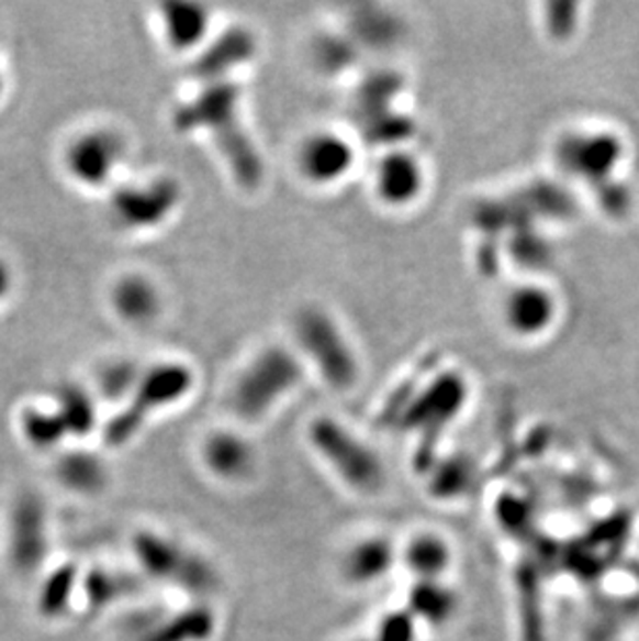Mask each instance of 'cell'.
<instances>
[{
	"label": "cell",
	"instance_id": "cell-1",
	"mask_svg": "<svg viewBox=\"0 0 639 641\" xmlns=\"http://www.w3.org/2000/svg\"><path fill=\"white\" fill-rule=\"evenodd\" d=\"M172 125L183 133L206 135L239 187L254 191L262 184V154L245 123L239 81L198 86L172 112Z\"/></svg>",
	"mask_w": 639,
	"mask_h": 641
},
{
	"label": "cell",
	"instance_id": "cell-2",
	"mask_svg": "<svg viewBox=\"0 0 639 641\" xmlns=\"http://www.w3.org/2000/svg\"><path fill=\"white\" fill-rule=\"evenodd\" d=\"M305 364L298 351L268 345L256 351L228 390V405L244 422H262L303 385Z\"/></svg>",
	"mask_w": 639,
	"mask_h": 641
},
{
	"label": "cell",
	"instance_id": "cell-3",
	"mask_svg": "<svg viewBox=\"0 0 639 641\" xmlns=\"http://www.w3.org/2000/svg\"><path fill=\"white\" fill-rule=\"evenodd\" d=\"M293 341L301 362L316 369L324 385L333 390H349L358 385V351L337 316L320 306L301 308L293 318Z\"/></svg>",
	"mask_w": 639,
	"mask_h": 641
},
{
	"label": "cell",
	"instance_id": "cell-4",
	"mask_svg": "<svg viewBox=\"0 0 639 641\" xmlns=\"http://www.w3.org/2000/svg\"><path fill=\"white\" fill-rule=\"evenodd\" d=\"M307 440L326 467L358 495H378L386 486V469L377 451L345 423L320 416L307 428Z\"/></svg>",
	"mask_w": 639,
	"mask_h": 641
},
{
	"label": "cell",
	"instance_id": "cell-5",
	"mask_svg": "<svg viewBox=\"0 0 639 641\" xmlns=\"http://www.w3.org/2000/svg\"><path fill=\"white\" fill-rule=\"evenodd\" d=\"M130 146L119 129L92 125L77 131L63 150V170L77 187L102 191L119 184Z\"/></svg>",
	"mask_w": 639,
	"mask_h": 641
},
{
	"label": "cell",
	"instance_id": "cell-6",
	"mask_svg": "<svg viewBox=\"0 0 639 641\" xmlns=\"http://www.w3.org/2000/svg\"><path fill=\"white\" fill-rule=\"evenodd\" d=\"M470 401V383L459 369H442L407 399L399 422L424 440H436Z\"/></svg>",
	"mask_w": 639,
	"mask_h": 641
},
{
	"label": "cell",
	"instance_id": "cell-7",
	"mask_svg": "<svg viewBox=\"0 0 639 641\" xmlns=\"http://www.w3.org/2000/svg\"><path fill=\"white\" fill-rule=\"evenodd\" d=\"M563 301L559 291L542 278L526 276L508 285L498 301L503 329L517 341H540L559 327Z\"/></svg>",
	"mask_w": 639,
	"mask_h": 641
},
{
	"label": "cell",
	"instance_id": "cell-8",
	"mask_svg": "<svg viewBox=\"0 0 639 641\" xmlns=\"http://www.w3.org/2000/svg\"><path fill=\"white\" fill-rule=\"evenodd\" d=\"M183 189L169 175H156L137 181L114 185L111 214L125 231H156L165 226L179 210Z\"/></svg>",
	"mask_w": 639,
	"mask_h": 641
},
{
	"label": "cell",
	"instance_id": "cell-9",
	"mask_svg": "<svg viewBox=\"0 0 639 641\" xmlns=\"http://www.w3.org/2000/svg\"><path fill=\"white\" fill-rule=\"evenodd\" d=\"M195 386V372L186 362H160L144 369L135 386L123 416L113 426V434L119 440L132 436L133 432L150 418V413L175 407L191 395Z\"/></svg>",
	"mask_w": 639,
	"mask_h": 641
},
{
	"label": "cell",
	"instance_id": "cell-10",
	"mask_svg": "<svg viewBox=\"0 0 639 641\" xmlns=\"http://www.w3.org/2000/svg\"><path fill=\"white\" fill-rule=\"evenodd\" d=\"M554 161L571 179L596 185L619 173L625 163V144L615 131L573 129L559 140Z\"/></svg>",
	"mask_w": 639,
	"mask_h": 641
},
{
	"label": "cell",
	"instance_id": "cell-11",
	"mask_svg": "<svg viewBox=\"0 0 639 641\" xmlns=\"http://www.w3.org/2000/svg\"><path fill=\"white\" fill-rule=\"evenodd\" d=\"M358 146L340 129H314L301 137L295 150V170L303 184L330 189L349 179L358 166Z\"/></svg>",
	"mask_w": 639,
	"mask_h": 641
},
{
	"label": "cell",
	"instance_id": "cell-12",
	"mask_svg": "<svg viewBox=\"0 0 639 641\" xmlns=\"http://www.w3.org/2000/svg\"><path fill=\"white\" fill-rule=\"evenodd\" d=\"M428 187V168L412 147L382 150L372 168V191L391 210H407L419 202Z\"/></svg>",
	"mask_w": 639,
	"mask_h": 641
},
{
	"label": "cell",
	"instance_id": "cell-13",
	"mask_svg": "<svg viewBox=\"0 0 639 641\" xmlns=\"http://www.w3.org/2000/svg\"><path fill=\"white\" fill-rule=\"evenodd\" d=\"M256 53V34L245 25H228L221 34L210 37L198 55L191 56L189 75L198 81L195 86L235 81V74L247 67Z\"/></svg>",
	"mask_w": 639,
	"mask_h": 641
},
{
	"label": "cell",
	"instance_id": "cell-14",
	"mask_svg": "<svg viewBox=\"0 0 639 641\" xmlns=\"http://www.w3.org/2000/svg\"><path fill=\"white\" fill-rule=\"evenodd\" d=\"M142 559L154 575L170 579L193 596H206L218 586V575L204 556L193 550L181 549L167 538H144Z\"/></svg>",
	"mask_w": 639,
	"mask_h": 641
},
{
	"label": "cell",
	"instance_id": "cell-15",
	"mask_svg": "<svg viewBox=\"0 0 639 641\" xmlns=\"http://www.w3.org/2000/svg\"><path fill=\"white\" fill-rule=\"evenodd\" d=\"M160 37L172 53L198 55L214 36L212 9L198 0H170L158 7Z\"/></svg>",
	"mask_w": 639,
	"mask_h": 641
},
{
	"label": "cell",
	"instance_id": "cell-16",
	"mask_svg": "<svg viewBox=\"0 0 639 641\" xmlns=\"http://www.w3.org/2000/svg\"><path fill=\"white\" fill-rule=\"evenodd\" d=\"M200 457L208 472L226 484H239L254 476L256 449L247 436L237 430H212L208 432Z\"/></svg>",
	"mask_w": 639,
	"mask_h": 641
},
{
	"label": "cell",
	"instance_id": "cell-17",
	"mask_svg": "<svg viewBox=\"0 0 639 641\" xmlns=\"http://www.w3.org/2000/svg\"><path fill=\"white\" fill-rule=\"evenodd\" d=\"M109 303L123 324L144 329L154 324L162 312V294L150 276L125 273L114 280L109 291Z\"/></svg>",
	"mask_w": 639,
	"mask_h": 641
},
{
	"label": "cell",
	"instance_id": "cell-18",
	"mask_svg": "<svg viewBox=\"0 0 639 641\" xmlns=\"http://www.w3.org/2000/svg\"><path fill=\"white\" fill-rule=\"evenodd\" d=\"M395 544L384 535H368L351 544L340 561L347 584L366 587L384 579L396 563Z\"/></svg>",
	"mask_w": 639,
	"mask_h": 641
},
{
	"label": "cell",
	"instance_id": "cell-19",
	"mask_svg": "<svg viewBox=\"0 0 639 641\" xmlns=\"http://www.w3.org/2000/svg\"><path fill=\"white\" fill-rule=\"evenodd\" d=\"M401 561L415 582H440L452 565L451 544L440 533H415L401 550Z\"/></svg>",
	"mask_w": 639,
	"mask_h": 641
},
{
	"label": "cell",
	"instance_id": "cell-20",
	"mask_svg": "<svg viewBox=\"0 0 639 641\" xmlns=\"http://www.w3.org/2000/svg\"><path fill=\"white\" fill-rule=\"evenodd\" d=\"M459 594L445 579L440 582H415L407 594L405 610L417 623L445 627L451 623L459 610Z\"/></svg>",
	"mask_w": 639,
	"mask_h": 641
},
{
	"label": "cell",
	"instance_id": "cell-21",
	"mask_svg": "<svg viewBox=\"0 0 639 641\" xmlns=\"http://www.w3.org/2000/svg\"><path fill=\"white\" fill-rule=\"evenodd\" d=\"M216 617L208 605H193L177 612L167 623L160 625L150 641H208L214 636Z\"/></svg>",
	"mask_w": 639,
	"mask_h": 641
},
{
	"label": "cell",
	"instance_id": "cell-22",
	"mask_svg": "<svg viewBox=\"0 0 639 641\" xmlns=\"http://www.w3.org/2000/svg\"><path fill=\"white\" fill-rule=\"evenodd\" d=\"M430 472V495L436 500H457L473 486V467L468 458L459 455L436 461Z\"/></svg>",
	"mask_w": 639,
	"mask_h": 641
},
{
	"label": "cell",
	"instance_id": "cell-23",
	"mask_svg": "<svg viewBox=\"0 0 639 641\" xmlns=\"http://www.w3.org/2000/svg\"><path fill=\"white\" fill-rule=\"evenodd\" d=\"M144 372H139L132 362H123L116 360L100 369L98 374V383L102 386V390L111 397H132L135 386L139 383Z\"/></svg>",
	"mask_w": 639,
	"mask_h": 641
},
{
	"label": "cell",
	"instance_id": "cell-24",
	"mask_svg": "<svg viewBox=\"0 0 639 641\" xmlns=\"http://www.w3.org/2000/svg\"><path fill=\"white\" fill-rule=\"evenodd\" d=\"M370 641H417V621L405 608L386 612Z\"/></svg>",
	"mask_w": 639,
	"mask_h": 641
},
{
	"label": "cell",
	"instance_id": "cell-25",
	"mask_svg": "<svg viewBox=\"0 0 639 641\" xmlns=\"http://www.w3.org/2000/svg\"><path fill=\"white\" fill-rule=\"evenodd\" d=\"M15 287V278H13V268L11 264L0 256V303H4L9 299V295Z\"/></svg>",
	"mask_w": 639,
	"mask_h": 641
}]
</instances>
